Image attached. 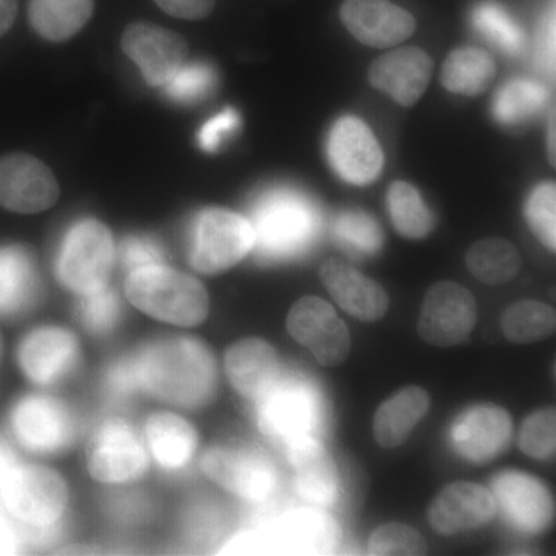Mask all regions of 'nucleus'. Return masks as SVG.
I'll return each instance as SVG.
<instances>
[{"label": "nucleus", "instance_id": "obj_1", "mask_svg": "<svg viewBox=\"0 0 556 556\" xmlns=\"http://www.w3.org/2000/svg\"><path fill=\"white\" fill-rule=\"evenodd\" d=\"M135 358L142 391L186 408L200 407L214 396L215 361L197 339L163 340L149 345Z\"/></svg>", "mask_w": 556, "mask_h": 556}, {"label": "nucleus", "instance_id": "obj_2", "mask_svg": "<svg viewBox=\"0 0 556 556\" xmlns=\"http://www.w3.org/2000/svg\"><path fill=\"white\" fill-rule=\"evenodd\" d=\"M254 248L263 260L298 257L316 240L320 218L311 201L292 190H273L258 201L252 215Z\"/></svg>", "mask_w": 556, "mask_h": 556}, {"label": "nucleus", "instance_id": "obj_3", "mask_svg": "<svg viewBox=\"0 0 556 556\" xmlns=\"http://www.w3.org/2000/svg\"><path fill=\"white\" fill-rule=\"evenodd\" d=\"M126 294L142 313L179 327H195L206 320L208 298L197 278L163 265L131 270Z\"/></svg>", "mask_w": 556, "mask_h": 556}, {"label": "nucleus", "instance_id": "obj_4", "mask_svg": "<svg viewBox=\"0 0 556 556\" xmlns=\"http://www.w3.org/2000/svg\"><path fill=\"white\" fill-rule=\"evenodd\" d=\"M334 519L314 508L289 511L273 525L243 533L225 548L241 555H328L338 546Z\"/></svg>", "mask_w": 556, "mask_h": 556}, {"label": "nucleus", "instance_id": "obj_5", "mask_svg": "<svg viewBox=\"0 0 556 556\" xmlns=\"http://www.w3.org/2000/svg\"><path fill=\"white\" fill-rule=\"evenodd\" d=\"M258 401L260 430L278 444L314 437L321 422V401L305 380L277 379Z\"/></svg>", "mask_w": 556, "mask_h": 556}, {"label": "nucleus", "instance_id": "obj_6", "mask_svg": "<svg viewBox=\"0 0 556 556\" xmlns=\"http://www.w3.org/2000/svg\"><path fill=\"white\" fill-rule=\"evenodd\" d=\"M115 262V247L108 226L83 219L68 230L58 258L61 283L76 294H87L108 285Z\"/></svg>", "mask_w": 556, "mask_h": 556}, {"label": "nucleus", "instance_id": "obj_7", "mask_svg": "<svg viewBox=\"0 0 556 556\" xmlns=\"http://www.w3.org/2000/svg\"><path fill=\"white\" fill-rule=\"evenodd\" d=\"M254 247L251 223L228 208L211 207L195 219L190 263L203 274L233 268Z\"/></svg>", "mask_w": 556, "mask_h": 556}, {"label": "nucleus", "instance_id": "obj_8", "mask_svg": "<svg viewBox=\"0 0 556 556\" xmlns=\"http://www.w3.org/2000/svg\"><path fill=\"white\" fill-rule=\"evenodd\" d=\"M0 500L22 525L49 530L67 506V486L56 471L39 466H16L3 485Z\"/></svg>", "mask_w": 556, "mask_h": 556}, {"label": "nucleus", "instance_id": "obj_9", "mask_svg": "<svg viewBox=\"0 0 556 556\" xmlns=\"http://www.w3.org/2000/svg\"><path fill=\"white\" fill-rule=\"evenodd\" d=\"M477 300L467 288L441 281L427 292L417 320V332L430 345H459L477 325Z\"/></svg>", "mask_w": 556, "mask_h": 556}, {"label": "nucleus", "instance_id": "obj_10", "mask_svg": "<svg viewBox=\"0 0 556 556\" xmlns=\"http://www.w3.org/2000/svg\"><path fill=\"white\" fill-rule=\"evenodd\" d=\"M203 470L212 481L233 495L262 503L277 486V470L257 450L218 445L203 457Z\"/></svg>", "mask_w": 556, "mask_h": 556}, {"label": "nucleus", "instance_id": "obj_11", "mask_svg": "<svg viewBox=\"0 0 556 556\" xmlns=\"http://www.w3.org/2000/svg\"><path fill=\"white\" fill-rule=\"evenodd\" d=\"M287 328L324 367H338L350 356L351 336L345 321L324 299H300L289 311Z\"/></svg>", "mask_w": 556, "mask_h": 556}, {"label": "nucleus", "instance_id": "obj_12", "mask_svg": "<svg viewBox=\"0 0 556 556\" xmlns=\"http://www.w3.org/2000/svg\"><path fill=\"white\" fill-rule=\"evenodd\" d=\"M327 150L332 169L351 185H371L386 163L375 134L356 116H343L332 126Z\"/></svg>", "mask_w": 556, "mask_h": 556}, {"label": "nucleus", "instance_id": "obj_13", "mask_svg": "<svg viewBox=\"0 0 556 556\" xmlns=\"http://www.w3.org/2000/svg\"><path fill=\"white\" fill-rule=\"evenodd\" d=\"M148 464L144 445L124 420L102 424L91 441L89 471L104 484L135 481L144 473Z\"/></svg>", "mask_w": 556, "mask_h": 556}, {"label": "nucleus", "instance_id": "obj_14", "mask_svg": "<svg viewBox=\"0 0 556 556\" xmlns=\"http://www.w3.org/2000/svg\"><path fill=\"white\" fill-rule=\"evenodd\" d=\"M60 199L53 172L35 156L14 153L0 160V204L17 214H38Z\"/></svg>", "mask_w": 556, "mask_h": 556}, {"label": "nucleus", "instance_id": "obj_15", "mask_svg": "<svg viewBox=\"0 0 556 556\" xmlns=\"http://www.w3.org/2000/svg\"><path fill=\"white\" fill-rule=\"evenodd\" d=\"M123 50L138 68L146 83L163 87L185 65L188 43L177 33L148 22H134L123 35Z\"/></svg>", "mask_w": 556, "mask_h": 556}, {"label": "nucleus", "instance_id": "obj_16", "mask_svg": "<svg viewBox=\"0 0 556 556\" xmlns=\"http://www.w3.org/2000/svg\"><path fill=\"white\" fill-rule=\"evenodd\" d=\"M17 441L35 453H56L75 437V422L67 407L56 399L27 396L11 415Z\"/></svg>", "mask_w": 556, "mask_h": 556}, {"label": "nucleus", "instance_id": "obj_17", "mask_svg": "<svg viewBox=\"0 0 556 556\" xmlns=\"http://www.w3.org/2000/svg\"><path fill=\"white\" fill-rule=\"evenodd\" d=\"M340 20L358 42L372 49L396 47L416 31L413 14L390 0H345Z\"/></svg>", "mask_w": 556, "mask_h": 556}, {"label": "nucleus", "instance_id": "obj_18", "mask_svg": "<svg viewBox=\"0 0 556 556\" xmlns=\"http://www.w3.org/2000/svg\"><path fill=\"white\" fill-rule=\"evenodd\" d=\"M431 75L433 61L430 54L416 47L382 54L368 70L369 84L402 108H412L424 97Z\"/></svg>", "mask_w": 556, "mask_h": 556}, {"label": "nucleus", "instance_id": "obj_19", "mask_svg": "<svg viewBox=\"0 0 556 556\" xmlns=\"http://www.w3.org/2000/svg\"><path fill=\"white\" fill-rule=\"evenodd\" d=\"M17 358L22 371L31 382L53 386L78 367V339L67 329L39 328L21 343Z\"/></svg>", "mask_w": 556, "mask_h": 556}, {"label": "nucleus", "instance_id": "obj_20", "mask_svg": "<svg viewBox=\"0 0 556 556\" xmlns=\"http://www.w3.org/2000/svg\"><path fill=\"white\" fill-rule=\"evenodd\" d=\"M492 495L511 525L527 533L543 532L554 519L551 493L536 478L522 471L507 470L496 475Z\"/></svg>", "mask_w": 556, "mask_h": 556}, {"label": "nucleus", "instance_id": "obj_21", "mask_svg": "<svg viewBox=\"0 0 556 556\" xmlns=\"http://www.w3.org/2000/svg\"><path fill=\"white\" fill-rule=\"evenodd\" d=\"M496 510L495 497L485 486L453 482L434 497L428 508V522L439 535H456L492 521Z\"/></svg>", "mask_w": 556, "mask_h": 556}, {"label": "nucleus", "instance_id": "obj_22", "mask_svg": "<svg viewBox=\"0 0 556 556\" xmlns=\"http://www.w3.org/2000/svg\"><path fill=\"white\" fill-rule=\"evenodd\" d=\"M452 439L457 452L470 463H490L510 444V415L493 405H478L456 420Z\"/></svg>", "mask_w": 556, "mask_h": 556}, {"label": "nucleus", "instance_id": "obj_23", "mask_svg": "<svg viewBox=\"0 0 556 556\" xmlns=\"http://www.w3.org/2000/svg\"><path fill=\"white\" fill-rule=\"evenodd\" d=\"M318 277L329 295L350 316L362 321H378L386 316L390 306L386 289L348 263L328 260L318 270Z\"/></svg>", "mask_w": 556, "mask_h": 556}, {"label": "nucleus", "instance_id": "obj_24", "mask_svg": "<svg viewBox=\"0 0 556 556\" xmlns=\"http://www.w3.org/2000/svg\"><path fill=\"white\" fill-rule=\"evenodd\" d=\"M300 495L317 506H329L339 496V470L327 448L316 438H303L288 447Z\"/></svg>", "mask_w": 556, "mask_h": 556}, {"label": "nucleus", "instance_id": "obj_25", "mask_svg": "<svg viewBox=\"0 0 556 556\" xmlns=\"http://www.w3.org/2000/svg\"><path fill=\"white\" fill-rule=\"evenodd\" d=\"M226 372L244 397L257 401L278 379L276 350L262 339H243L226 353Z\"/></svg>", "mask_w": 556, "mask_h": 556}, {"label": "nucleus", "instance_id": "obj_26", "mask_svg": "<svg viewBox=\"0 0 556 556\" xmlns=\"http://www.w3.org/2000/svg\"><path fill=\"white\" fill-rule=\"evenodd\" d=\"M430 408V396L424 388L405 387L387 399L376 412V441L380 447L396 448L404 444L417 424L426 417Z\"/></svg>", "mask_w": 556, "mask_h": 556}, {"label": "nucleus", "instance_id": "obj_27", "mask_svg": "<svg viewBox=\"0 0 556 556\" xmlns=\"http://www.w3.org/2000/svg\"><path fill=\"white\" fill-rule=\"evenodd\" d=\"M38 273L30 252L22 247L0 248V316H17L36 302Z\"/></svg>", "mask_w": 556, "mask_h": 556}, {"label": "nucleus", "instance_id": "obj_28", "mask_svg": "<svg viewBox=\"0 0 556 556\" xmlns=\"http://www.w3.org/2000/svg\"><path fill=\"white\" fill-rule=\"evenodd\" d=\"M146 434L153 457L161 467L170 470L188 466L199 442L193 427L170 413L150 417Z\"/></svg>", "mask_w": 556, "mask_h": 556}, {"label": "nucleus", "instance_id": "obj_29", "mask_svg": "<svg viewBox=\"0 0 556 556\" xmlns=\"http://www.w3.org/2000/svg\"><path fill=\"white\" fill-rule=\"evenodd\" d=\"M496 75V64L486 51L475 47L453 50L442 64L441 83L463 97L484 93Z\"/></svg>", "mask_w": 556, "mask_h": 556}, {"label": "nucleus", "instance_id": "obj_30", "mask_svg": "<svg viewBox=\"0 0 556 556\" xmlns=\"http://www.w3.org/2000/svg\"><path fill=\"white\" fill-rule=\"evenodd\" d=\"M93 0H31L30 22L35 31L51 42L75 36L89 22Z\"/></svg>", "mask_w": 556, "mask_h": 556}, {"label": "nucleus", "instance_id": "obj_31", "mask_svg": "<svg viewBox=\"0 0 556 556\" xmlns=\"http://www.w3.org/2000/svg\"><path fill=\"white\" fill-rule=\"evenodd\" d=\"M466 265L482 283L504 285L518 276L521 255L506 239H485L468 249Z\"/></svg>", "mask_w": 556, "mask_h": 556}, {"label": "nucleus", "instance_id": "obj_32", "mask_svg": "<svg viewBox=\"0 0 556 556\" xmlns=\"http://www.w3.org/2000/svg\"><path fill=\"white\" fill-rule=\"evenodd\" d=\"M391 222L408 240L426 239L434 228V217L419 190L407 181H394L387 193Z\"/></svg>", "mask_w": 556, "mask_h": 556}, {"label": "nucleus", "instance_id": "obj_33", "mask_svg": "<svg viewBox=\"0 0 556 556\" xmlns=\"http://www.w3.org/2000/svg\"><path fill=\"white\" fill-rule=\"evenodd\" d=\"M504 336L514 343H535L551 338L556 328V314L552 306L536 300L511 303L501 320Z\"/></svg>", "mask_w": 556, "mask_h": 556}, {"label": "nucleus", "instance_id": "obj_34", "mask_svg": "<svg viewBox=\"0 0 556 556\" xmlns=\"http://www.w3.org/2000/svg\"><path fill=\"white\" fill-rule=\"evenodd\" d=\"M547 90L532 79H511L493 101V115L506 126H518L535 118L547 102Z\"/></svg>", "mask_w": 556, "mask_h": 556}, {"label": "nucleus", "instance_id": "obj_35", "mask_svg": "<svg viewBox=\"0 0 556 556\" xmlns=\"http://www.w3.org/2000/svg\"><path fill=\"white\" fill-rule=\"evenodd\" d=\"M475 30L506 54H519L526 50V33L515 17L496 2H482L471 14Z\"/></svg>", "mask_w": 556, "mask_h": 556}, {"label": "nucleus", "instance_id": "obj_36", "mask_svg": "<svg viewBox=\"0 0 556 556\" xmlns=\"http://www.w3.org/2000/svg\"><path fill=\"white\" fill-rule=\"evenodd\" d=\"M336 237L354 254L372 255L382 247V230L364 212H345L336 222Z\"/></svg>", "mask_w": 556, "mask_h": 556}, {"label": "nucleus", "instance_id": "obj_37", "mask_svg": "<svg viewBox=\"0 0 556 556\" xmlns=\"http://www.w3.org/2000/svg\"><path fill=\"white\" fill-rule=\"evenodd\" d=\"M526 219L530 229L551 251L556 249V186L543 182L530 193L526 203Z\"/></svg>", "mask_w": 556, "mask_h": 556}, {"label": "nucleus", "instance_id": "obj_38", "mask_svg": "<svg viewBox=\"0 0 556 556\" xmlns=\"http://www.w3.org/2000/svg\"><path fill=\"white\" fill-rule=\"evenodd\" d=\"M215 83L217 76L211 65L189 64L182 65L163 87L179 104H195L212 93Z\"/></svg>", "mask_w": 556, "mask_h": 556}, {"label": "nucleus", "instance_id": "obj_39", "mask_svg": "<svg viewBox=\"0 0 556 556\" xmlns=\"http://www.w3.org/2000/svg\"><path fill=\"white\" fill-rule=\"evenodd\" d=\"M369 555L413 556L426 554V541L416 529L401 522H391L376 529L369 538Z\"/></svg>", "mask_w": 556, "mask_h": 556}, {"label": "nucleus", "instance_id": "obj_40", "mask_svg": "<svg viewBox=\"0 0 556 556\" xmlns=\"http://www.w3.org/2000/svg\"><path fill=\"white\" fill-rule=\"evenodd\" d=\"M519 448L533 459H548L556 448L555 408H543L532 413L521 427Z\"/></svg>", "mask_w": 556, "mask_h": 556}, {"label": "nucleus", "instance_id": "obj_41", "mask_svg": "<svg viewBox=\"0 0 556 556\" xmlns=\"http://www.w3.org/2000/svg\"><path fill=\"white\" fill-rule=\"evenodd\" d=\"M79 316L89 331L98 336L108 334L119 317L118 298L108 285L80 294Z\"/></svg>", "mask_w": 556, "mask_h": 556}, {"label": "nucleus", "instance_id": "obj_42", "mask_svg": "<svg viewBox=\"0 0 556 556\" xmlns=\"http://www.w3.org/2000/svg\"><path fill=\"white\" fill-rule=\"evenodd\" d=\"M105 390L113 401L123 402L142 391L137 358L129 357L113 365L105 379Z\"/></svg>", "mask_w": 556, "mask_h": 556}, {"label": "nucleus", "instance_id": "obj_43", "mask_svg": "<svg viewBox=\"0 0 556 556\" xmlns=\"http://www.w3.org/2000/svg\"><path fill=\"white\" fill-rule=\"evenodd\" d=\"M240 126L239 113L233 109H225L214 118L207 121L203 127H201L199 139L201 149L206 152H217L219 146L225 142V139L229 137L232 131L237 130Z\"/></svg>", "mask_w": 556, "mask_h": 556}, {"label": "nucleus", "instance_id": "obj_44", "mask_svg": "<svg viewBox=\"0 0 556 556\" xmlns=\"http://www.w3.org/2000/svg\"><path fill=\"white\" fill-rule=\"evenodd\" d=\"M121 254H123L124 266L129 269V273L144 266L163 265V252L159 244L142 237H130L129 240L124 241Z\"/></svg>", "mask_w": 556, "mask_h": 556}, {"label": "nucleus", "instance_id": "obj_45", "mask_svg": "<svg viewBox=\"0 0 556 556\" xmlns=\"http://www.w3.org/2000/svg\"><path fill=\"white\" fill-rule=\"evenodd\" d=\"M155 2L170 16L188 21L204 20L215 7V0H155Z\"/></svg>", "mask_w": 556, "mask_h": 556}, {"label": "nucleus", "instance_id": "obj_46", "mask_svg": "<svg viewBox=\"0 0 556 556\" xmlns=\"http://www.w3.org/2000/svg\"><path fill=\"white\" fill-rule=\"evenodd\" d=\"M554 50H555V17L547 16L543 24V30L538 35V58L540 64L547 70H554Z\"/></svg>", "mask_w": 556, "mask_h": 556}, {"label": "nucleus", "instance_id": "obj_47", "mask_svg": "<svg viewBox=\"0 0 556 556\" xmlns=\"http://www.w3.org/2000/svg\"><path fill=\"white\" fill-rule=\"evenodd\" d=\"M17 0H0V36L5 35L16 20Z\"/></svg>", "mask_w": 556, "mask_h": 556}, {"label": "nucleus", "instance_id": "obj_48", "mask_svg": "<svg viewBox=\"0 0 556 556\" xmlns=\"http://www.w3.org/2000/svg\"><path fill=\"white\" fill-rule=\"evenodd\" d=\"M14 467H16V463H14L13 455L0 445V496H2L3 485H5L7 479H9Z\"/></svg>", "mask_w": 556, "mask_h": 556}, {"label": "nucleus", "instance_id": "obj_49", "mask_svg": "<svg viewBox=\"0 0 556 556\" xmlns=\"http://www.w3.org/2000/svg\"><path fill=\"white\" fill-rule=\"evenodd\" d=\"M16 551V540L10 527L0 518V555L13 554Z\"/></svg>", "mask_w": 556, "mask_h": 556}, {"label": "nucleus", "instance_id": "obj_50", "mask_svg": "<svg viewBox=\"0 0 556 556\" xmlns=\"http://www.w3.org/2000/svg\"><path fill=\"white\" fill-rule=\"evenodd\" d=\"M548 159L555 166V116L552 115V124L548 126Z\"/></svg>", "mask_w": 556, "mask_h": 556}, {"label": "nucleus", "instance_id": "obj_51", "mask_svg": "<svg viewBox=\"0 0 556 556\" xmlns=\"http://www.w3.org/2000/svg\"><path fill=\"white\" fill-rule=\"evenodd\" d=\"M2 350H3V346H2V336H0V357H2Z\"/></svg>", "mask_w": 556, "mask_h": 556}]
</instances>
